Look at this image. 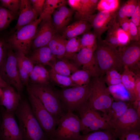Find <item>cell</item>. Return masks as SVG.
I'll return each mask as SVG.
<instances>
[{"label":"cell","instance_id":"obj_52","mask_svg":"<svg viewBox=\"0 0 140 140\" xmlns=\"http://www.w3.org/2000/svg\"><path fill=\"white\" fill-rule=\"evenodd\" d=\"M6 83L3 80L0 75V87L2 88L8 86Z\"/></svg>","mask_w":140,"mask_h":140},{"label":"cell","instance_id":"obj_34","mask_svg":"<svg viewBox=\"0 0 140 140\" xmlns=\"http://www.w3.org/2000/svg\"><path fill=\"white\" fill-rule=\"evenodd\" d=\"M81 49L80 37H78L67 39L64 58L70 60Z\"/></svg>","mask_w":140,"mask_h":140},{"label":"cell","instance_id":"obj_5","mask_svg":"<svg viewBox=\"0 0 140 140\" xmlns=\"http://www.w3.org/2000/svg\"><path fill=\"white\" fill-rule=\"evenodd\" d=\"M77 111L79 115L81 132L82 134L97 131L113 129L110 123L87 102Z\"/></svg>","mask_w":140,"mask_h":140},{"label":"cell","instance_id":"obj_17","mask_svg":"<svg viewBox=\"0 0 140 140\" xmlns=\"http://www.w3.org/2000/svg\"><path fill=\"white\" fill-rule=\"evenodd\" d=\"M74 12L66 5L59 7L54 11L52 17L56 33L62 32L68 25Z\"/></svg>","mask_w":140,"mask_h":140},{"label":"cell","instance_id":"obj_36","mask_svg":"<svg viewBox=\"0 0 140 140\" xmlns=\"http://www.w3.org/2000/svg\"><path fill=\"white\" fill-rule=\"evenodd\" d=\"M18 12H12L0 6V31L6 27L16 17Z\"/></svg>","mask_w":140,"mask_h":140},{"label":"cell","instance_id":"obj_28","mask_svg":"<svg viewBox=\"0 0 140 140\" xmlns=\"http://www.w3.org/2000/svg\"><path fill=\"white\" fill-rule=\"evenodd\" d=\"M123 72L121 74V83L128 92L132 103L135 101L134 88L136 76L135 74L129 68H124Z\"/></svg>","mask_w":140,"mask_h":140},{"label":"cell","instance_id":"obj_54","mask_svg":"<svg viewBox=\"0 0 140 140\" xmlns=\"http://www.w3.org/2000/svg\"><path fill=\"white\" fill-rule=\"evenodd\" d=\"M48 140H57L53 138H49L48 139Z\"/></svg>","mask_w":140,"mask_h":140},{"label":"cell","instance_id":"obj_45","mask_svg":"<svg viewBox=\"0 0 140 140\" xmlns=\"http://www.w3.org/2000/svg\"><path fill=\"white\" fill-rule=\"evenodd\" d=\"M32 8L37 16L42 12L45 0H30Z\"/></svg>","mask_w":140,"mask_h":140},{"label":"cell","instance_id":"obj_24","mask_svg":"<svg viewBox=\"0 0 140 140\" xmlns=\"http://www.w3.org/2000/svg\"><path fill=\"white\" fill-rule=\"evenodd\" d=\"M67 39L56 33L47 45L53 55L57 59L64 57Z\"/></svg>","mask_w":140,"mask_h":140},{"label":"cell","instance_id":"obj_48","mask_svg":"<svg viewBox=\"0 0 140 140\" xmlns=\"http://www.w3.org/2000/svg\"><path fill=\"white\" fill-rule=\"evenodd\" d=\"M134 94L135 100L134 102L140 101V76L139 74L136 75L134 88Z\"/></svg>","mask_w":140,"mask_h":140},{"label":"cell","instance_id":"obj_16","mask_svg":"<svg viewBox=\"0 0 140 140\" xmlns=\"http://www.w3.org/2000/svg\"><path fill=\"white\" fill-rule=\"evenodd\" d=\"M140 42L130 41L119 50L122 66L129 68L139 62L140 59Z\"/></svg>","mask_w":140,"mask_h":140},{"label":"cell","instance_id":"obj_14","mask_svg":"<svg viewBox=\"0 0 140 140\" xmlns=\"http://www.w3.org/2000/svg\"><path fill=\"white\" fill-rule=\"evenodd\" d=\"M56 33L52 16L43 19L38 26L32 46L35 50L47 45Z\"/></svg>","mask_w":140,"mask_h":140},{"label":"cell","instance_id":"obj_27","mask_svg":"<svg viewBox=\"0 0 140 140\" xmlns=\"http://www.w3.org/2000/svg\"><path fill=\"white\" fill-rule=\"evenodd\" d=\"M113 129L99 130L85 134H80L76 140H116Z\"/></svg>","mask_w":140,"mask_h":140},{"label":"cell","instance_id":"obj_47","mask_svg":"<svg viewBox=\"0 0 140 140\" xmlns=\"http://www.w3.org/2000/svg\"><path fill=\"white\" fill-rule=\"evenodd\" d=\"M132 22L137 26L140 27V1L138 0L137 6L131 16Z\"/></svg>","mask_w":140,"mask_h":140},{"label":"cell","instance_id":"obj_10","mask_svg":"<svg viewBox=\"0 0 140 140\" xmlns=\"http://www.w3.org/2000/svg\"><path fill=\"white\" fill-rule=\"evenodd\" d=\"M0 75L8 85L14 86L21 95L23 85L19 77L15 53L9 46L6 58L0 67Z\"/></svg>","mask_w":140,"mask_h":140},{"label":"cell","instance_id":"obj_37","mask_svg":"<svg viewBox=\"0 0 140 140\" xmlns=\"http://www.w3.org/2000/svg\"><path fill=\"white\" fill-rule=\"evenodd\" d=\"M70 77L73 83L77 86H85L89 84L90 76L83 70L79 69L76 71Z\"/></svg>","mask_w":140,"mask_h":140},{"label":"cell","instance_id":"obj_11","mask_svg":"<svg viewBox=\"0 0 140 140\" xmlns=\"http://www.w3.org/2000/svg\"><path fill=\"white\" fill-rule=\"evenodd\" d=\"M117 12L99 11L96 13L84 17L81 19L85 20L90 24L97 39L98 42H100L102 40L101 36L103 33L116 21Z\"/></svg>","mask_w":140,"mask_h":140},{"label":"cell","instance_id":"obj_3","mask_svg":"<svg viewBox=\"0 0 140 140\" xmlns=\"http://www.w3.org/2000/svg\"><path fill=\"white\" fill-rule=\"evenodd\" d=\"M58 96L67 112L77 111L88 101L91 85L76 86L57 90Z\"/></svg>","mask_w":140,"mask_h":140},{"label":"cell","instance_id":"obj_6","mask_svg":"<svg viewBox=\"0 0 140 140\" xmlns=\"http://www.w3.org/2000/svg\"><path fill=\"white\" fill-rule=\"evenodd\" d=\"M81 129L79 117L73 112H68L59 119L51 138L57 140H76Z\"/></svg>","mask_w":140,"mask_h":140},{"label":"cell","instance_id":"obj_7","mask_svg":"<svg viewBox=\"0 0 140 140\" xmlns=\"http://www.w3.org/2000/svg\"><path fill=\"white\" fill-rule=\"evenodd\" d=\"M94 54L100 73L113 69L117 70L122 67L119 50L106 44L103 40L97 43Z\"/></svg>","mask_w":140,"mask_h":140},{"label":"cell","instance_id":"obj_43","mask_svg":"<svg viewBox=\"0 0 140 140\" xmlns=\"http://www.w3.org/2000/svg\"><path fill=\"white\" fill-rule=\"evenodd\" d=\"M117 37L120 48L128 45L130 41L129 36L120 26L117 30Z\"/></svg>","mask_w":140,"mask_h":140},{"label":"cell","instance_id":"obj_13","mask_svg":"<svg viewBox=\"0 0 140 140\" xmlns=\"http://www.w3.org/2000/svg\"><path fill=\"white\" fill-rule=\"evenodd\" d=\"M14 113L5 110L2 114L1 133L3 140H24Z\"/></svg>","mask_w":140,"mask_h":140},{"label":"cell","instance_id":"obj_2","mask_svg":"<svg viewBox=\"0 0 140 140\" xmlns=\"http://www.w3.org/2000/svg\"><path fill=\"white\" fill-rule=\"evenodd\" d=\"M27 90L34 95L45 108L56 119H59L67 112L63 106L57 90L49 85L32 84Z\"/></svg>","mask_w":140,"mask_h":140},{"label":"cell","instance_id":"obj_40","mask_svg":"<svg viewBox=\"0 0 140 140\" xmlns=\"http://www.w3.org/2000/svg\"><path fill=\"white\" fill-rule=\"evenodd\" d=\"M105 81L108 86L121 83V74L115 69H110L106 73Z\"/></svg>","mask_w":140,"mask_h":140},{"label":"cell","instance_id":"obj_1","mask_svg":"<svg viewBox=\"0 0 140 140\" xmlns=\"http://www.w3.org/2000/svg\"><path fill=\"white\" fill-rule=\"evenodd\" d=\"M24 140H48L26 100L20 101L15 112Z\"/></svg>","mask_w":140,"mask_h":140},{"label":"cell","instance_id":"obj_42","mask_svg":"<svg viewBox=\"0 0 140 140\" xmlns=\"http://www.w3.org/2000/svg\"><path fill=\"white\" fill-rule=\"evenodd\" d=\"M129 36L130 41H140V27L137 26L130 19Z\"/></svg>","mask_w":140,"mask_h":140},{"label":"cell","instance_id":"obj_53","mask_svg":"<svg viewBox=\"0 0 140 140\" xmlns=\"http://www.w3.org/2000/svg\"><path fill=\"white\" fill-rule=\"evenodd\" d=\"M2 88L0 87V96L2 94Z\"/></svg>","mask_w":140,"mask_h":140},{"label":"cell","instance_id":"obj_31","mask_svg":"<svg viewBox=\"0 0 140 140\" xmlns=\"http://www.w3.org/2000/svg\"><path fill=\"white\" fill-rule=\"evenodd\" d=\"M48 72L51 81L62 89L77 86L73 83L70 77L58 73L51 68Z\"/></svg>","mask_w":140,"mask_h":140},{"label":"cell","instance_id":"obj_26","mask_svg":"<svg viewBox=\"0 0 140 140\" xmlns=\"http://www.w3.org/2000/svg\"><path fill=\"white\" fill-rule=\"evenodd\" d=\"M51 67L57 73L69 77L74 72L79 69L72 61L64 57L58 59Z\"/></svg>","mask_w":140,"mask_h":140},{"label":"cell","instance_id":"obj_21","mask_svg":"<svg viewBox=\"0 0 140 140\" xmlns=\"http://www.w3.org/2000/svg\"><path fill=\"white\" fill-rule=\"evenodd\" d=\"M29 58L33 65H46L51 66L56 61V58L47 45L35 50Z\"/></svg>","mask_w":140,"mask_h":140},{"label":"cell","instance_id":"obj_22","mask_svg":"<svg viewBox=\"0 0 140 140\" xmlns=\"http://www.w3.org/2000/svg\"><path fill=\"white\" fill-rule=\"evenodd\" d=\"M90 24L83 20H78L68 25L62 32V36L66 39L78 37L92 28Z\"/></svg>","mask_w":140,"mask_h":140},{"label":"cell","instance_id":"obj_23","mask_svg":"<svg viewBox=\"0 0 140 140\" xmlns=\"http://www.w3.org/2000/svg\"><path fill=\"white\" fill-rule=\"evenodd\" d=\"M132 104L130 101H114L108 112L103 116L111 125L122 116Z\"/></svg>","mask_w":140,"mask_h":140},{"label":"cell","instance_id":"obj_29","mask_svg":"<svg viewBox=\"0 0 140 140\" xmlns=\"http://www.w3.org/2000/svg\"><path fill=\"white\" fill-rule=\"evenodd\" d=\"M99 0H81L79 11L75 12L74 17L78 20L94 14Z\"/></svg>","mask_w":140,"mask_h":140},{"label":"cell","instance_id":"obj_20","mask_svg":"<svg viewBox=\"0 0 140 140\" xmlns=\"http://www.w3.org/2000/svg\"><path fill=\"white\" fill-rule=\"evenodd\" d=\"M15 53L20 79L23 85L27 87L29 85L30 76L34 65L29 58L24 54L17 52Z\"/></svg>","mask_w":140,"mask_h":140},{"label":"cell","instance_id":"obj_41","mask_svg":"<svg viewBox=\"0 0 140 140\" xmlns=\"http://www.w3.org/2000/svg\"><path fill=\"white\" fill-rule=\"evenodd\" d=\"M2 6L14 12H18L20 6L21 0H1Z\"/></svg>","mask_w":140,"mask_h":140},{"label":"cell","instance_id":"obj_38","mask_svg":"<svg viewBox=\"0 0 140 140\" xmlns=\"http://www.w3.org/2000/svg\"><path fill=\"white\" fill-rule=\"evenodd\" d=\"M120 1L119 0H100L97 4L96 10L99 11L116 12L120 8Z\"/></svg>","mask_w":140,"mask_h":140},{"label":"cell","instance_id":"obj_46","mask_svg":"<svg viewBox=\"0 0 140 140\" xmlns=\"http://www.w3.org/2000/svg\"><path fill=\"white\" fill-rule=\"evenodd\" d=\"M138 1V0H129L125 2L127 17H131L137 6Z\"/></svg>","mask_w":140,"mask_h":140},{"label":"cell","instance_id":"obj_19","mask_svg":"<svg viewBox=\"0 0 140 140\" xmlns=\"http://www.w3.org/2000/svg\"><path fill=\"white\" fill-rule=\"evenodd\" d=\"M19 16L15 29L17 30L35 20L37 16L29 0H21Z\"/></svg>","mask_w":140,"mask_h":140},{"label":"cell","instance_id":"obj_12","mask_svg":"<svg viewBox=\"0 0 140 140\" xmlns=\"http://www.w3.org/2000/svg\"><path fill=\"white\" fill-rule=\"evenodd\" d=\"M94 51L87 48H82L74 54L70 60L79 68L87 72L90 77H98L99 69L94 55Z\"/></svg>","mask_w":140,"mask_h":140},{"label":"cell","instance_id":"obj_9","mask_svg":"<svg viewBox=\"0 0 140 140\" xmlns=\"http://www.w3.org/2000/svg\"><path fill=\"white\" fill-rule=\"evenodd\" d=\"M27 91L30 104L35 117L48 137L51 138L58 120L45 108L36 97L28 90Z\"/></svg>","mask_w":140,"mask_h":140},{"label":"cell","instance_id":"obj_25","mask_svg":"<svg viewBox=\"0 0 140 140\" xmlns=\"http://www.w3.org/2000/svg\"><path fill=\"white\" fill-rule=\"evenodd\" d=\"M33 84L49 85L51 81L48 71L44 66L40 65H34L30 74L29 81Z\"/></svg>","mask_w":140,"mask_h":140},{"label":"cell","instance_id":"obj_30","mask_svg":"<svg viewBox=\"0 0 140 140\" xmlns=\"http://www.w3.org/2000/svg\"><path fill=\"white\" fill-rule=\"evenodd\" d=\"M109 94L117 101H130V95L123 85L121 83L107 87ZM131 102V101H130Z\"/></svg>","mask_w":140,"mask_h":140},{"label":"cell","instance_id":"obj_33","mask_svg":"<svg viewBox=\"0 0 140 140\" xmlns=\"http://www.w3.org/2000/svg\"><path fill=\"white\" fill-rule=\"evenodd\" d=\"M65 0H45L44 5L42 12L39 16L42 19L51 16L53 13L57 8L66 5Z\"/></svg>","mask_w":140,"mask_h":140},{"label":"cell","instance_id":"obj_4","mask_svg":"<svg viewBox=\"0 0 140 140\" xmlns=\"http://www.w3.org/2000/svg\"><path fill=\"white\" fill-rule=\"evenodd\" d=\"M42 20L39 17L33 22L17 30L8 40L9 46L17 52L26 55L32 46L38 26Z\"/></svg>","mask_w":140,"mask_h":140},{"label":"cell","instance_id":"obj_44","mask_svg":"<svg viewBox=\"0 0 140 140\" xmlns=\"http://www.w3.org/2000/svg\"><path fill=\"white\" fill-rule=\"evenodd\" d=\"M9 45L3 39L0 38V67L4 60Z\"/></svg>","mask_w":140,"mask_h":140},{"label":"cell","instance_id":"obj_32","mask_svg":"<svg viewBox=\"0 0 140 140\" xmlns=\"http://www.w3.org/2000/svg\"><path fill=\"white\" fill-rule=\"evenodd\" d=\"M120 26L116 20L107 30L106 36L103 41L107 45L113 48L119 46L117 37V30Z\"/></svg>","mask_w":140,"mask_h":140},{"label":"cell","instance_id":"obj_8","mask_svg":"<svg viewBox=\"0 0 140 140\" xmlns=\"http://www.w3.org/2000/svg\"><path fill=\"white\" fill-rule=\"evenodd\" d=\"M90 84L91 92L87 102L94 109L100 111L105 115L114 101L108 93L103 80L95 78Z\"/></svg>","mask_w":140,"mask_h":140},{"label":"cell","instance_id":"obj_51","mask_svg":"<svg viewBox=\"0 0 140 140\" xmlns=\"http://www.w3.org/2000/svg\"><path fill=\"white\" fill-rule=\"evenodd\" d=\"M130 22V19L127 17L119 23L120 27L129 36Z\"/></svg>","mask_w":140,"mask_h":140},{"label":"cell","instance_id":"obj_18","mask_svg":"<svg viewBox=\"0 0 140 140\" xmlns=\"http://www.w3.org/2000/svg\"><path fill=\"white\" fill-rule=\"evenodd\" d=\"M2 90L0 104L5 107L6 111L15 113L20 101L21 95L10 85L2 88Z\"/></svg>","mask_w":140,"mask_h":140},{"label":"cell","instance_id":"obj_15","mask_svg":"<svg viewBox=\"0 0 140 140\" xmlns=\"http://www.w3.org/2000/svg\"><path fill=\"white\" fill-rule=\"evenodd\" d=\"M111 125L115 131L123 130H140V117L132 104Z\"/></svg>","mask_w":140,"mask_h":140},{"label":"cell","instance_id":"obj_39","mask_svg":"<svg viewBox=\"0 0 140 140\" xmlns=\"http://www.w3.org/2000/svg\"><path fill=\"white\" fill-rule=\"evenodd\" d=\"M114 132L119 140H138L140 138V130H123Z\"/></svg>","mask_w":140,"mask_h":140},{"label":"cell","instance_id":"obj_49","mask_svg":"<svg viewBox=\"0 0 140 140\" xmlns=\"http://www.w3.org/2000/svg\"><path fill=\"white\" fill-rule=\"evenodd\" d=\"M127 17L126 16V3L125 2L119 8L117 11L116 21L119 23Z\"/></svg>","mask_w":140,"mask_h":140},{"label":"cell","instance_id":"obj_50","mask_svg":"<svg viewBox=\"0 0 140 140\" xmlns=\"http://www.w3.org/2000/svg\"><path fill=\"white\" fill-rule=\"evenodd\" d=\"M67 1L71 9L75 12L79 11L81 5V0H68Z\"/></svg>","mask_w":140,"mask_h":140},{"label":"cell","instance_id":"obj_35","mask_svg":"<svg viewBox=\"0 0 140 140\" xmlns=\"http://www.w3.org/2000/svg\"><path fill=\"white\" fill-rule=\"evenodd\" d=\"M80 38L81 49L87 48L91 49L94 51L97 46V39L96 35L93 31H90L82 34Z\"/></svg>","mask_w":140,"mask_h":140},{"label":"cell","instance_id":"obj_55","mask_svg":"<svg viewBox=\"0 0 140 140\" xmlns=\"http://www.w3.org/2000/svg\"><path fill=\"white\" fill-rule=\"evenodd\" d=\"M138 140H140V138Z\"/></svg>","mask_w":140,"mask_h":140}]
</instances>
